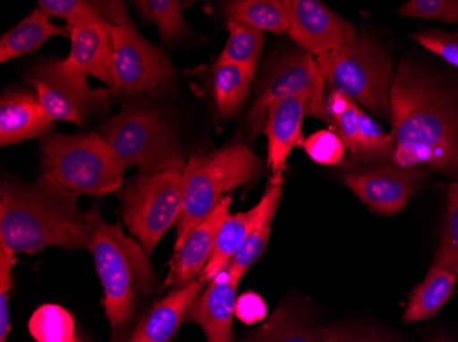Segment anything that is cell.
<instances>
[{
  "mask_svg": "<svg viewBox=\"0 0 458 342\" xmlns=\"http://www.w3.org/2000/svg\"><path fill=\"white\" fill-rule=\"evenodd\" d=\"M56 36L71 38L66 27L53 24L50 15L36 7L30 15L21 21L0 38V62L10 61L38 50L46 41Z\"/></svg>",
  "mask_w": 458,
  "mask_h": 342,
  "instance_id": "cell-22",
  "label": "cell"
},
{
  "mask_svg": "<svg viewBox=\"0 0 458 342\" xmlns=\"http://www.w3.org/2000/svg\"><path fill=\"white\" fill-rule=\"evenodd\" d=\"M403 18L442 21L458 25V0H411L397 10Z\"/></svg>",
  "mask_w": 458,
  "mask_h": 342,
  "instance_id": "cell-35",
  "label": "cell"
},
{
  "mask_svg": "<svg viewBox=\"0 0 458 342\" xmlns=\"http://www.w3.org/2000/svg\"><path fill=\"white\" fill-rule=\"evenodd\" d=\"M434 342H452L449 338H446V337H438V338L435 339Z\"/></svg>",
  "mask_w": 458,
  "mask_h": 342,
  "instance_id": "cell-40",
  "label": "cell"
},
{
  "mask_svg": "<svg viewBox=\"0 0 458 342\" xmlns=\"http://www.w3.org/2000/svg\"><path fill=\"white\" fill-rule=\"evenodd\" d=\"M71 32V54L62 65L80 77L91 76L113 87V28L103 18L66 27Z\"/></svg>",
  "mask_w": 458,
  "mask_h": 342,
  "instance_id": "cell-14",
  "label": "cell"
},
{
  "mask_svg": "<svg viewBox=\"0 0 458 342\" xmlns=\"http://www.w3.org/2000/svg\"><path fill=\"white\" fill-rule=\"evenodd\" d=\"M265 204H267V197L264 195L257 205L250 208L249 211L229 213L218 230L212 258L200 272L198 281L202 284H209L220 272L228 269L236 254L241 251L250 234L256 228Z\"/></svg>",
  "mask_w": 458,
  "mask_h": 342,
  "instance_id": "cell-21",
  "label": "cell"
},
{
  "mask_svg": "<svg viewBox=\"0 0 458 342\" xmlns=\"http://www.w3.org/2000/svg\"><path fill=\"white\" fill-rule=\"evenodd\" d=\"M27 81L35 87L41 107L53 122L66 121L82 126L94 110L102 109L113 97L109 88H91L86 77L72 73L62 61L43 62Z\"/></svg>",
  "mask_w": 458,
  "mask_h": 342,
  "instance_id": "cell-11",
  "label": "cell"
},
{
  "mask_svg": "<svg viewBox=\"0 0 458 342\" xmlns=\"http://www.w3.org/2000/svg\"><path fill=\"white\" fill-rule=\"evenodd\" d=\"M253 81V74L242 66L216 62L213 92L221 117L231 120L241 112L249 97Z\"/></svg>",
  "mask_w": 458,
  "mask_h": 342,
  "instance_id": "cell-26",
  "label": "cell"
},
{
  "mask_svg": "<svg viewBox=\"0 0 458 342\" xmlns=\"http://www.w3.org/2000/svg\"><path fill=\"white\" fill-rule=\"evenodd\" d=\"M226 29L229 33L228 41L217 62L242 66L256 77L265 43V32L238 21H228Z\"/></svg>",
  "mask_w": 458,
  "mask_h": 342,
  "instance_id": "cell-28",
  "label": "cell"
},
{
  "mask_svg": "<svg viewBox=\"0 0 458 342\" xmlns=\"http://www.w3.org/2000/svg\"><path fill=\"white\" fill-rule=\"evenodd\" d=\"M295 96L311 99L309 115L328 123L326 114L327 82L315 56L303 50L293 51L277 59L265 73L251 109L247 113V133L254 140L264 130L272 105Z\"/></svg>",
  "mask_w": 458,
  "mask_h": 342,
  "instance_id": "cell-9",
  "label": "cell"
},
{
  "mask_svg": "<svg viewBox=\"0 0 458 342\" xmlns=\"http://www.w3.org/2000/svg\"><path fill=\"white\" fill-rule=\"evenodd\" d=\"M284 7L290 21L288 36L316 58L357 38L352 22L318 0H284Z\"/></svg>",
  "mask_w": 458,
  "mask_h": 342,
  "instance_id": "cell-13",
  "label": "cell"
},
{
  "mask_svg": "<svg viewBox=\"0 0 458 342\" xmlns=\"http://www.w3.org/2000/svg\"><path fill=\"white\" fill-rule=\"evenodd\" d=\"M79 342H82V341H81V339H80V341H79Z\"/></svg>",
  "mask_w": 458,
  "mask_h": 342,
  "instance_id": "cell-41",
  "label": "cell"
},
{
  "mask_svg": "<svg viewBox=\"0 0 458 342\" xmlns=\"http://www.w3.org/2000/svg\"><path fill=\"white\" fill-rule=\"evenodd\" d=\"M176 76V69L164 51L151 45L132 22L113 28L112 96H136L156 91Z\"/></svg>",
  "mask_w": 458,
  "mask_h": 342,
  "instance_id": "cell-10",
  "label": "cell"
},
{
  "mask_svg": "<svg viewBox=\"0 0 458 342\" xmlns=\"http://www.w3.org/2000/svg\"><path fill=\"white\" fill-rule=\"evenodd\" d=\"M89 251L105 290V308L112 336L109 342H127L141 300L154 292L157 279L143 246L125 236L121 225L103 220L94 205L84 215Z\"/></svg>",
  "mask_w": 458,
  "mask_h": 342,
  "instance_id": "cell-3",
  "label": "cell"
},
{
  "mask_svg": "<svg viewBox=\"0 0 458 342\" xmlns=\"http://www.w3.org/2000/svg\"><path fill=\"white\" fill-rule=\"evenodd\" d=\"M391 163L458 181V81L416 59H401L390 89Z\"/></svg>",
  "mask_w": 458,
  "mask_h": 342,
  "instance_id": "cell-1",
  "label": "cell"
},
{
  "mask_svg": "<svg viewBox=\"0 0 458 342\" xmlns=\"http://www.w3.org/2000/svg\"><path fill=\"white\" fill-rule=\"evenodd\" d=\"M267 307L264 298L254 292H246L236 300L235 316L244 325L262 322L267 318Z\"/></svg>",
  "mask_w": 458,
  "mask_h": 342,
  "instance_id": "cell-38",
  "label": "cell"
},
{
  "mask_svg": "<svg viewBox=\"0 0 458 342\" xmlns=\"http://www.w3.org/2000/svg\"><path fill=\"white\" fill-rule=\"evenodd\" d=\"M457 281L454 272L432 266L423 281L411 290L403 321L416 323L437 315L452 298Z\"/></svg>",
  "mask_w": 458,
  "mask_h": 342,
  "instance_id": "cell-24",
  "label": "cell"
},
{
  "mask_svg": "<svg viewBox=\"0 0 458 342\" xmlns=\"http://www.w3.org/2000/svg\"><path fill=\"white\" fill-rule=\"evenodd\" d=\"M53 121L41 107L38 95L28 91H6L0 99V146L47 138Z\"/></svg>",
  "mask_w": 458,
  "mask_h": 342,
  "instance_id": "cell-19",
  "label": "cell"
},
{
  "mask_svg": "<svg viewBox=\"0 0 458 342\" xmlns=\"http://www.w3.org/2000/svg\"><path fill=\"white\" fill-rule=\"evenodd\" d=\"M303 149L311 161L324 166H338L346 155L344 140L332 129H321L305 138Z\"/></svg>",
  "mask_w": 458,
  "mask_h": 342,
  "instance_id": "cell-34",
  "label": "cell"
},
{
  "mask_svg": "<svg viewBox=\"0 0 458 342\" xmlns=\"http://www.w3.org/2000/svg\"><path fill=\"white\" fill-rule=\"evenodd\" d=\"M332 329L334 325L316 326L305 310L295 303L284 302L242 342H331Z\"/></svg>",
  "mask_w": 458,
  "mask_h": 342,
  "instance_id": "cell-20",
  "label": "cell"
},
{
  "mask_svg": "<svg viewBox=\"0 0 458 342\" xmlns=\"http://www.w3.org/2000/svg\"><path fill=\"white\" fill-rule=\"evenodd\" d=\"M15 254L12 249L0 244V342H6L10 330L9 300L14 288L13 267L15 266Z\"/></svg>",
  "mask_w": 458,
  "mask_h": 342,
  "instance_id": "cell-37",
  "label": "cell"
},
{
  "mask_svg": "<svg viewBox=\"0 0 458 342\" xmlns=\"http://www.w3.org/2000/svg\"><path fill=\"white\" fill-rule=\"evenodd\" d=\"M200 281L172 290L141 316L127 342H171L197 298L203 292Z\"/></svg>",
  "mask_w": 458,
  "mask_h": 342,
  "instance_id": "cell-18",
  "label": "cell"
},
{
  "mask_svg": "<svg viewBox=\"0 0 458 342\" xmlns=\"http://www.w3.org/2000/svg\"><path fill=\"white\" fill-rule=\"evenodd\" d=\"M446 202L441 246L435 254L432 266L449 270L458 275V181L447 185Z\"/></svg>",
  "mask_w": 458,
  "mask_h": 342,
  "instance_id": "cell-32",
  "label": "cell"
},
{
  "mask_svg": "<svg viewBox=\"0 0 458 342\" xmlns=\"http://www.w3.org/2000/svg\"><path fill=\"white\" fill-rule=\"evenodd\" d=\"M231 202L233 197H225L209 217L187 234L182 246L174 251L166 281L172 290L182 289L197 281L206 264L209 263L218 230L229 215Z\"/></svg>",
  "mask_w": 458,
  "mask_h": 342,
  "instance_id": "cell-15",
  "label": "cell"
},
{
  "mask_svg": "<svg viewBox=\"0 0 458 342\" xmlns=\"http://www.w3.org/2000/svg\"><path fill=\"white\" fill-rule=\"evenodd\" d=\"M261 162L243 143L231 144L205 155L191 156L184 166V199L177 221L174 251L187 234L221 204L228 194L259 177Z\"/></svg>",
  "mask_w": 458,
  "mask_h": 342,
  "instance_id": "cell-4",
  "label": "cell"
},
{
  "mask_svg": "<svg viewBox=\"0 0 458 342\" xmlns=\"http://www.w3.org/2000/svg\"><path fill=\"white\" fill-rule=\"evenodd\" d=\"M184 199V167L141 173L121 192L123 222L148 256L179 221Z\"/></svg>",
  "mask_w": 458,
  "mask_h": 342,
  "instance_id": "cell-8",
  "label": "cell"
},
{
  "mask_svg": "<svg viewBox=\"0 0 458 342\" xmlns=\"http://www.w3.org/2000/svg\"><path fill=\"white\" fill-rule=\"evenodd\" d=\"M141 14L158 27L165 45L177 40L187 32L182 4L179 0H141L135 2Z\"/></svg>",
  "mask_w": 458,
  "mask_h": 342,
  "instance_id": "cell-31",
  "label": "cell"
},
{
  "mask_svg": "<svg viewBox=\"0 0 458 342\" xmlns=\"http://www.w3.org/2000/svg\"><path fill=\"white\" fill-rule=\"evenodd\" d=\"M224 14L228 21H238L262 32L282 35V33H288V28H290L284 2H279V0L228 2L224 6Z\"/></svg>",
  "mask_w": 458,
  "mask_h": 342,
  "instance_id": "cell-27",
  "label": "cell"
},
{
  "mask_svg": "<svg viewBox=\"0 0 458 342\" xmlns=\"http://www.w3.org/2000/svg\"><path fill=\"white\" fill-rule=\"evenodd\" d=\"M361 129V159L370 162H390L394 153V138L386 132L377 121L360 110Z\"/></svg>",
  "mask_w": 458,
  "mask_h": 342,
  "instance_id": "cell-33",
  "label": "cell"
},
{
  "mask_svg": "<svg viewBox=\"0 0 458 342\" xmlns=\"http://www.w3.org/2000/svg\"><path fill=\"white\" fill-rule=\"evenodd\" d=\"M329 91L360 103L372 114L391 120L390 89L395 71L391 56L369 36L316 58Z\"/></svg>",
  "mask_w": 458,
  "mask_h": 342,
  "instance_id": "cell-6",
  "label": "cell"
},
{
  "mask_svg": "<svg viewBox=\"0 0 458 342\" xmlns=\"http://www.w3.org/2000/svg\"><path fill=\"white\" fill-rule=\"evenodd\" d=\"M283 177H272L267 190H265V197H267V204L262 211L261 217L257 222L256 228L253 229L249 238H247L241 251L236 254L229 264L228 272L231 277L242 281L247 271H249L253 264L261 258L265 249H267V241H269L270 231L274 226L275 217H276L277 208H279L280 199H282Z\"/></svg>",
  "mask_w": 458,
  "mask_h": 342,
  "instance_id": "cell-23",
  "label": "cell"
},
{
  "mask_svg": "<svg viewBox=\"0 0 458 342\" xmlns=\"http://www.w3.org/2000/svg\"><path fill=\"white\" fill-rule=\"evenodd\" d=\"M331 342H391L380 334L372 331L354 330L346 326L334 325Z\"/></svg>",
  "mask_w": 458,
  "mask_h": 342,
  "instance_id": "cell-39",
  "label": "cell"
},
{
  "mask_svg": "<svg viewBox=\"0 0 458 342\" xmlns=\"http://www.w3.org/2000/svg\"><path fill=\"white\" fill-rule=\"evenodd\" d=\"M38 4L50 17L65 18V27L94 18L109 21L114 27L130 22L127 6L115 0H40Z\"/></svg>",
  "mask_w": 458,
  "mask_h": 342,
  "instance_id": "cell-25",
  "label": "cell"
},
{
  "mask_svg": "<svg viewBox=\"0 0 458 342\" xmlns=\"http://www.w3.org/2000/svg\"><path fill=\"white\" fill-rule=\"evenodd\" d=\"M77 197L45 176L33 184L4 181L0 192V244L14 254H35L47 246L89 249Z\"/></svg>",
  "mask_w": 458,
  "mask_h": 342,
  "instance_id": "cell-2",
  "label": "cell"
},
{
  "mask_svg": "<svg viewBox=\"0 0 458 342\" xmlns=\"http://www.w3.org/2000/svg\"><path fill=\"white\" fill-rule=\"evenodd\" d=\"M100 136L123 170L138 166L141 173H157L187 163L171 123L148 105L125 103L120 114L102 126Z\"/></svg>",
  "mask_w": 458,
  "mask_h": 342,
  "instance_id": "cell-7",
  "label": "cell"
},
{
  "mask_svg": "<svg viewBox=\"0 0 458 342\" xmlns=\"http://www.w3.org/2000/svg\"><path fill=\"white\" fill-rule=\"evenodd\" d=\"M360 110L354 100L341 92L329 91L327 95L326 114L331 129L344 140L352 155L361 158Z\"/></svg>",
  "mask_w": 458,
  "mask_h": 342,
  "instance_id": "cell-29",
  "label": "cell"
},
{
  "mask_svg": "<svg viewBox=\"0 0 458 342\" xmlns=\"http://www.w3.org/2000/svg\"><path fill=\"white\" fill-rule=\"evenodd\" d=\"M411 38L421 47L444 59L453 68L458 69V29L455 32L421 29L418 33H414Z\"/></svg>",
  "mask_w": 458,
  "mask_h": 342,
  "instance_id": "cell-36",
  "label": "cell"
},
{
  "mask_svg": "<svg viewBox=\"0 0 458 342\" xmlns=\"http://www.w3.org/2000/svg\"><path fill=\"white\" fill-rule=\"evenodd\" d=\"M239 284L228 270H224L209 282V287L200 293L190 310L187 318L203 329L208 342H236L233 318Z\"/></svg>",
  "mask_w": 458,
  "mask_h": 342,
  "instance_id": "cell-16",
  "label": "cell"
},
{
  "mask_svg": "<svg viewBox=\"0 0 458 342\" xmlns=\"http://www.w3.org/2000/svg\"><path fill=\"white\" fill-rule=\"evenodd\" d=\"M30 336L38 342H79L72 313L56 304L38 307L28 323Z\"/></svg>",
  "mask_w": 458,
  "mask_h": 342,
  "instance_id": "cell-30",
  "label": "cell"
},
{
  "mask_svg": "<svg viewBox=\"0 0 458 342\" xmlns=\"http://www.w3.org/2000/svg\"><path fill=\"white\" fill-rule=\"evenodd\" d=\"M41 170L77 196L114 194L125 171L100 133L47 136L41 143Z\"/></svg>",
  "mask_w": 458,
  "mask_h": 342,
  "instance_id": "cell-5",
  "label": "cell"
},
{
  "mask_svg": "<svg viewBox=\"0 0 458 342\" xmlns=\"http://www.w3.org/2000/svg\"><path fill=\"white\" fill-rule=\"evenodd\" d=\"M310 105V97L295 96L270 107L264 132L267 138V164L272 177H283L291 151L303 146L302 122L309 115Z\"/></svg>",
  "mask_w": 458,
  "mask_h": 342,
  "instance_id": "cell-17",
  "label": "cell"
},
{
  "mask_svg": "<svg viewBox=\"0 0 458 342\" xmlns=\"http://www.w3.org/2000/svg\"><path fill=\"white\" fill-rule=\"evenodd\" d=\"M344 179L352 194L373 213L395 215L428 182L429 173L424 169H405L385 162L362 171L347 174Z\"/></svg>",
  "mask_w": 458,
  "mask_h": 342,
  "instance_id": "cell-12",
  "label": "cell"
}]
</instances>
